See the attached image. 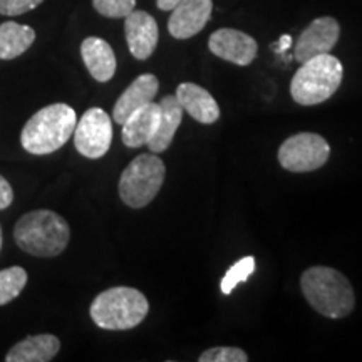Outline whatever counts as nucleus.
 <instances>
[{"mask_svg": "<svg viewBox=\"0 0 362 362\" xmlns=\"http://www.w3.org/2000/svg\"><path fill=\"white\" fill-rule=\"evenodd\" d=\"M300 288L312 309L330 319H342L354 310L356 296L346 275L330 267H310L300 277Z\"/></svg>", "mask_w": 362, "mask_h": 362, "instance_id": "f257e3e1", "label": "nucleus"}, {"mask_svg": "<svg viewBox=\"0 0 362 362\" xmlns=\"http://www.w3.org/2000/svg\"><path fill=\"white\" fill-rule=\"evenodd\" d=\"M76 123V111L67 104L45 106L25 123L21 134L22 148L30 155H51L69 141Z\"/></svg>", "mask_w": 362, "mask_h": 362, "instance_id": "f03ea898", "label": "nucleus"}, {"mask_svg": "<svg viewBox=\"0 0 362 362\" xmlns=\"http://www.w3.org/2000/svg\"><path fill=\"white\" fill-rule=\"evenodd\" d=\"M13 238L22 250L34 257H57L66 250L71 238L67 221L51 210H34L21 216Z\"/></svg>", "mask_w": 362, "mask_h": 362, "instance_id": "7ed1b4c3", "label": "nucleus"}, {"mask_svg": "<svg viewBox=\"0 0 362 362\" xmlns=\"http://www.w3.org/2000/svg\"><path fill=\"white\" fill-rule=\"evenodd\" d=\"M90 319L104 330H129L146 319L148 298L133 287H112L90 304Z\"/></svg>", "mask_w": 362, "mask_h": 362, "instance_id": "20e7f679", "label": "nucleus"}, {"mask_svg": "<svg viewBox=\"0 0 362 362\" xmlns=\"http://www.w3.org/2000/svg\"><path fill=\"white\" fill-rule=\"evenodd\" d=\"M341 61L329 54L302 62L291 83L292 99L300 106H315L332 98L342 83Z\"/></svg>", "mask_w": 362, "mask_h": 362, "instance_id": "39448f33", "label": "nucleus"}, {"mask_svg": "<svg viewBox=\"0 0 362 362\" xmlns=\"http://www.w3.org/2000/svg\"><path fill=\"white\" fill-rule=\"evenodd\" d=\"M166 168L156 153L136 156L119 178V197L129 208H144L160 193Z\"/></svg>", "mask_w": 362, "mask_h": 362, "instance_id": "423d86ee", "label": "nucleus"}, {"mask_svg": "<svg viewBox=\"0 0 362 362\" xmlns=\"http://www.w3.org/2000/svg\"><path fill=\"white\" fill-rule=\"evenodd\" d=\"M330 146L320 134L298 133L280 144L279 163L293 173H309L329 161Z\"/></svg>", "mask_w": 362, "mask_h": 362, "instance_id": "0eeeda50", "label": "nucleus"}, {"mask_svg": "<svg viewBox=\"0 0 362 362\" xmlns=\"http://www.w3.org/2000/svg\"><path fill=\"white\" fill-rule=\"evenodd\" d=\"M112 143V123L101 107H90L76 123L74 146L89 160H98L110 151Z\"/></svg>", "mask_w": 362, "mask_h": 362, "instance_id": "6e6552de", "label": "nucleus"}, {"mask_svg": "<svg viewBox=\"0 0 362 362\" xmlns=\"http://www.w3.org/2000/svg\"><path fill=\"white\" fill-rule=\"evenodd\" d=\"M339 35H341V27L334 17H319L312 21V24L298 35L293 57L302 64L312 57L329 54L337 44Z\"/></svg>", "mask_w": 362, "mask_h": 362, "instance_id": "1a4fd4ad", "label": "nucleus"}, {"mask_svg": "<svg viewBox=\"0 0 362 362\" xmlns=\"http://www.w3.org/2000/svg\"><path fill=\"white\" fill-rule=\"evenodd\" d=\"M208 47L216 57L237 66L252 64L257 57V40L245 33L235 29H220L210 35Z\"/></svg>", "mask_w": 362, "mask_h": 362, "instance_id": "9d476101", "label": "nucleus"}, {"mask_svg": "<svg viewBox=\"0 0 362 362\" xmlns=\"http://www.w3.org/2000/svg\"><path fill=\"white\" fill-rule=\"evenodd\" d=\"M211 11V0H181L168 21L170 34L175 39H189L200 34L210 21Z\"/></svg>", "mask_w": 362, "mask_h": 362, "instance_id": "9b49d317", "label": "nucleus"}, {"mask_svg": "<svg viewBox=\"0 0 362 362\" xmlns=\"http://www.w3.org/2000/svg\"><path fill=\"white\" fill-rule=\"evenodd\" d=\"M124 19V34L129 52L138 61H146L155 52L158 39H160V30H158L155 17L144 11H133Z\"/></svg>", "mask_w": 362, "mask_h": 362, "instance_id": "f8f14e48", "label": "nucleus"}, {"mask_svg": "<svg viewBox=\"0 0 362 362\" xmlns=\"http://www.w3.org/2000/svg\"><path fill=\"white\" fill-rule=\"evenodd\" d=\"M158 89H160V81L155 74H141L136 78L116 101L112 119L117 124H123L134 111L156 98Z\"/></svg>", "mask_w": 362, "mask_h": 362, "instance_id": "ddd939ff", "label": "nucleus"}, {"mask_svg": "<svg viewBox=\"0 0 362 362\" xmlns=\"http://www.w3.org/2000/svg\"><path fill=\"white\" fill-rule=\"evenodd\" d=\"M176 99L183 111L202 124H214L220 117V107L215 98L202 86L183 83L176 89Z\"/></svg>", "mask_w": 362, "mask_h": 362, "instance_id": "4468645a", "label": "nucleus"}, {"mask_svg": "<svg viewBox=\"0 0 362 362\" xmlns=\"http://www.w3.org/2000/svg\"><path fill=\"white\" fill-rule=\"evenodd\" d=\"M160 123V104L151 101L134 111L123 124V143L128 148H141L149 143Z\"/></svg>", "mask_w": 362, "mask_h": 362, "instance_id": "2eb2a0df", "label": "nucleus"}, {"mask_svg": "<svg viewBox=\"0 0 362 362\" xmlns=\"http://www.w3.org/2000/svg\"><path fill=\"white\" fill-rule=\"evenodd\" d=\"M81 56L89 74L98 83H107L116 72V56L110 44L104 39L88 37L81 44Z\"/></svg>", "mask_w": 362, "mask_h": 362, "instance_id": "dca6fc26", "label": "nucleus"}, {"mask_svg": "<svg viewBox=\"0 0 362 362\" xmlns=\"http://www.w3.org/2000/svg\"><path fill=\"white\" fill-rule=\"evenodd\" d=\"M158 104H160V123H158L155 136L148 143L149 151L156 153V155L166 151L173 143L175 133L178 131L185 115L176 96H165Z\"/></svg>", "mask_w": 362, "mask_h": 362, "instance_id": "f3484780", "label": "nucleus"}, {"mask_svg": "<svg viewBox=\"0 0 362 362\" xmlns=\"http://www.w3.org/2000/svg\"><path fill=\"white\" fill-rule=\"evenodd\" d=\"M61 341L52 334L30 336L8 351L7 362H49L57 356Z\"/></svg>", "mask_w": 362, "mask_h": 362, "instance_id": "a211bd4d", "label": "nucleus"}, {"mask_svg": "<svg viewBox=\"0 0 362 362\" xmlns=\"http://www.w3.org/2000/svg\"><path fill=\"white\" fill-rule=\"evenodd\" d=\"M35 40V30L17 22H4L0 25V59L11 61L24 54Z\"/></svg>", "mask_w": 362, "mask_h": 362, "instance_id": "6ab92c4d", "label": "nucleus"}, {"mask_svg": "<svg viewBox=\"0 0 362 362\" xmlns=\"http://www.w3.org/2000/svg\"><path fill=\"white\" fill-rule=\"evenodd\" d=\"M27 272L22 267L0 270V305H6L21 296L27 285Z\"/></svg>", "mask_w": 362, "mask_h": 362, "instance_id": "aec40b11", "label": "nucleus"}, {"mask_svg": "<svg viewBox=\"0 0 362 362\" xmlns=\"http://www.w3.org/2000/svg\"><path fill=\"white\" fill-rule=\"evenodd\" d=\"M253 270H255V259H253V257H245V259L238 260L237 264L226 270L225 277L221 279V292H223L225 296H230L238 284L247 282V280L250 279Z\"/></svg>", "mask_w": 362, "mask_h": 362, "instance_id": "412c9836", "label": "nucleus"}, {"mask_svg": "<svg viewBox=\"0 0 362 362\" xmlns=\"http://www.w3.org/2000/svg\"><path fill=\"white\" fill-rule=\"evenodd\" d=\"M93 6L104 17L121 19L134 11L136 0H93Z\"/></svg>", "mask_w": 362, "mask_h": 362, "instance_id": "4be33fe9", "label": "nucleus"}, {"mask_svg": "<svg viewBox=\"0 0 362 362\" xmlns=\"http://www.w3.org/2000/svg\"><path fill=\"white\" fill-rule=\"evenodd\" d=\"M200 362H247L248 356L245 351L238 347H214L198 357Z\"/></svg>", "mask_w": 362, "mask_h": 362, "instance_id": "5701e85b", "label": "nucleus"}, {"mask_svg": "<svg viewBox=\"0 0 362 362\" xmlns=\"http://www.w3.org/2000/svg\"><path fill=\"white\" fill-rule=\"evenodd\" d=\"M44 0H0V13L2 16H21L34 11Z\"/></svg>", "mask_w": 362, "mask_h": 362, "instance_id": "b1692460", "label": "nucleus"}, {"mask_svg": "<svg viewBox=\"0 0 362 362\" xmlns=\"http://www.w3.org/2000/svg\"><path fill=\"white\" fill-rule=\"evenodd\" d=\"M13 202V192L8 181L0 175V210H6Z\"/></svg>", "mask_w": 362, "mask_h": 362, "instance_id": "393cba45", "label": "nucleus"}, {"mask_svg": "<svg viewBox=\"0 0 362 362\" xmlns=\"http://www.w3.org/2000/svg\"><path fill=\"white\" fill-rule=\"evenodd\" d=\"M181 0H156V6L160 11H173Z\"/></svg>", "mask_w": 362, "mask_h": 362, "instance_id": "a878e982", "label": "nucleus"}, {"mask_svg": "<svg viewBox=\"0 0 362 362\" xmlns=\"http://www.w3.org/2000/svg\"><path fill=\"white\" fill-rule=\"evenodd\" d=\"M291 42H292L291 35H282V37H280V40H279V45L275 47V51H277V52L287 51V49L291 47Z\"/></svg>", "mask_w": 362, "mask_h": 362, "instance_id": "bb28decb", "label": "nucleus"}, {"mask_svg": "<svg viewBox=\"0 0 362 362\" xmlns=\"http://www.w3.org/2000/svg\"><path fill=\"white\" fill-rule=\"evenodd\" d=\"M0 248H2V226H0Z\"/></svg>", "mask_w": 362, "mask_h": 362, "instance_id": "cd10ccee", "label": "nucleus"}]
</instances>
